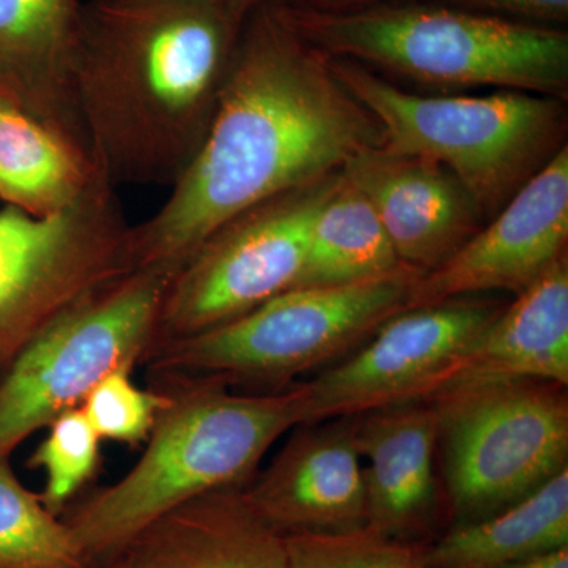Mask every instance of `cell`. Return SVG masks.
Here are the masks:
<instances>
[{
  "label": "cell",
  "instance_id": "ba28073f",
  "mask_svg": "<svg viewBox=\"0 0 568 568\" xmlns=\"http://www.w3.org/2000/svg\"><path fill=\"white\" fill-rule=\"evenodd\" d=\"M429 402L439 418L447 491L459 523L518 503L568 467L564 386L480 381Z\"/></svg>",
  "mask_w": 568,
  "mask_h": 568
},
{
  "label": "cell",
  "instance_id": "4fadbf2b",
  "mask_svg": "<svg viewBox=\"0 0 568 568\" xmlns=\"http://www.w3.org/2000/svg\"><path fill=\"white\" fill-rule=\"evenodd\" d=\"M244 496L254 514L283 537L364 528V466L355 417L298 425Z\"/></svg>",
  "mask_w": 568,
  "mask_h": 568
},
{
  "label": "cell",
  "instance_id": "603a6c76",
  "mask_svg": "<svg viewBox=\"0 0 568 568\" xmlns=\"http://www.w3.org/2000/svg\"><path fill=\"white\" fill-rule=\"evenodd\" d=\"M48 436L33 452L29 466L47 473L40 495L43 506L58 515L95 474L100 459V440L80 407L55 418Z\"/></svg>",
  "mask_w": 568,
  "mask_h": 568
},
{
  "label": "cell",
  "instance_id": "7402d4cb",
  "mask_svg": "<svg viewBox=\"0 0 568 568\" xmlns=\"http://www.w3.org/2000/svg\"><path fill=\"white\" fill-rule=\"evenodd\" d=\"M0 568H93L69 526L0 459Z\"/></svg>",
  "mask_w": 568,
  "mask_h": 568
},
{
  "label": "cell",
  "instance_id": "8992f818",
  "mask_svg": "<svg viewBox=\"0 0 568 568\" xmlns=\"http://www.w3.org/2000/svg\"><path fill=\"white\" fill-rule=\"evenodd\" d=\"M420 275L405 272L376 282L284 291L231 323L153 349L144 358L153 388L283 386L364 345L381 325L407 310Z\"/></svg>",
  "mask_w": 568,
  "mask_h": 568
},
{
  "label": "cell",
  "instance_id": "7c38bea8",
  "mask_svg": "<svg viewBox=\"0 0 568 568\" xmlns=\"http://www.w3.org/2000/svg\"><path fill=\"white\" fill-rule=\"evenodd\" d=\"M568 148L555 156L457 253L418 276L407 310L489 291L515 295L567 254Z\"/></svg>",
  "mask_w": 568,
  "mask_h": 568
},
{
  "label": "cell",
  "instance_id": "30bf717a",
  "mask_svg": "<svg viewBox=\"0 0 568 568\" xmlns=\"http://www.w3.org/2000/svg\"><path fill=\"white\" fill-rule=\"evenodd\" d=\"M339 173L272 197L205 239L168 284L149 354L231 323L293 290L313 222Z\"/></svg>",
  "mask_w": 568,
  "mask_h": 568
},
{
  "label": "cell",
  "instance_id": "6da1fadb",
  "mask_svg": "<svg viewBox=\"0 0 568 568\" xmlns=\"http://www.w3.org/2000/svg\"><path fill=\"white\" fill-rule=\"evenodd\" d=\"M381 145L379 125L335 77L331 55L275 3H261L246 17L200 152L166 203L130 231L133 271L178 272L235 216Z\"/></svg>",
  "mask_w": 568,
  "mask_h": 568
},
{
  "label": "cell",
  "instance_id": "8fae6325",
  "mask_svg": "<svg viewBox=\"0 0 568 568\" xmlns=\"http://www.w3.org/2000/svg\"><path fill=\"white\" fill-rule=\"evenodd\" d=\"M499 312L489 302L462 297L390 317L357 353L304 383L308 424L429 402Z\"/></svg>",
  "mask_w": 568,
  "mask_h": 568
},
{
  "label": "cell",
  "instance_id": "d4e9b609",
  "mask_svg": "<svg viewBox=\"0 0 568 568\" xmlns=\"http://www.w3.org/2000/svg\"><path fill=\"white\" fill-rule=\"evenodd\" d=\"M132 372L133 366L114 369L92 388L80 409L102 439L138 446L151 435L168 395L134 386Z\"/></svg>",
  "mask_w": 568,
  "mask_h": 568
},
{
  "label": "cell",
  "instance_id": "277c9868",
  "mask_svg": "<svg viewBox=\"0 0 568 568\" xmlns=\"http://www.w3.org/2000/svg\"><path fill=\"white\" fill-rule=\"evenodd\" d=\"M275 6L331 58L426 84L491 85L568 99V36L558 28L418 0L347 11Z\"/></svg>",
  "mask_w": 568,
  "mask_h": 568
},
{
  "label": "cell",
  "instance_id": "5bb4252c",
  "mask_svg": "<svg viewBox=\"0 0 568 568\" xmlns=\"http://www.w3.org/2000/svg\"><path fill=\"white\" fill-rule=\"evenodd\" d=\"M343 174L375 209L399 261L422 275L446 263L485 223L465 185L425 156L366 149Z\"/></svg>",
  "mask_w": 568,
  "mask_h": 568
},
{
  "label": "cell",
  "instance_id": "52a82bcc",
  "mask_svg": "<svg viewBox=\"0 0 568 568\" xmlns=\"http://www.w3.org/2000/svg\"><path fill=\"white\" fill-rule=\"evenodd\" d=\"M174 274L149 267L119 276L71 306L22 351L0 381V459L78 409L114 369L144 361Z\"/></svg>",
  "mask_w": 568,
  "mask_h": 568
},
{
  "label": "cell",
  "instance_id": "f1b7e54d",
  "mask_svg": "<svg viewBox=\"0 0 568 568\" xmlns=\"http://www.w3.org/2000/svg\"><path fill=\"white\" fill-rule=\"evenodd\" d=\"M211 2L227 7V9L242 11V13H250L261 3L272 2V0H211Z\"/></svg>",
  "mask_w": 568,
  "mask_h": 568
},
{
  "label": "cell",
  "instance_id": "d6986e66",
  "mask_svg": "<svg viewBox=\"0 0 568 568\" xmlns=\"http://www.w3.org/2000/svg\"><path fill=\"white\" fill-rule=\"evenodd\" d=\"M568 547V467L489 517L459 523L422 555L426 568H503Z\"/></svg>",
  "mask_w": 568,
  "mask_h": 568
},
{
  "label": "cell",
  "instance_id": "ac0fdd59",
  "mask_svg": "<svg viewBox=\"0 0 568 568\" xmlns=\"http://www.w3.org/2000/svg\"><path fill=\"white\" fill-rule=\"evenodd\" d=\"M480 381H538L567 387V254L517 294L514 304L500 308L459 357L437 395Z\"/></svg>",
  "mask_w": 568,
  "mask_h": 568
},
{
  "label": "cell",
  "instance_id": "44dd1931",
  "mask_svg": "<svg viewBox=\"0 0 568 568\" xmlns=\"http://www.w3.org/2000/svg\"><path fill=\"white\" fill-rule=\"evenodd\" d=\"M405 272L416 271L399 261L375 209L342 171L313 222L294 287L346 286Z\"/></svg>",
  "mask_w": 568,
  "mask_h": 568
},
{
  "label": "cell",
  "instance_id": "484cf974",
  "mask_svg": "<svg viewBox=\"0 0 568 568\" xmlns=\"http://www.w3.org/2000/svg\"><path fill=\"white\" fill-rule=\"evenodd\" d=\"M439 3L454 9L489 14L504 20L528 22V24H564L568 21V0H418Z\"/></svg>",
  "mask_w": 568,
  "mask_h": 568
},
{
  "label": "cell",
  "instance_id": "4316f807",
  "mask_svg": "<svg viewBox=\"0 0 568 568\" xmlns=\"http://www.w3.org/2000/svg\"><path fill=\"white\" fill-rule=\"evenodd\" d=\"M272 2L291 7V9L347 11L365 9V7L377 6V3L395 2V0H272Z\"/></svg>",
  "mask_w": 568,
  "mask_h": 568
},
{
  "label": "cell",
  "instance_id": "f546056e",
  "mask_svg": "<svg viewBox=\"0 0 568 568\" xmlns=\"http://www.w3.org/2000/svg\"><path fill=\"white\" fill-rule=\"evenodd\" d=\"M102 568H125V564H123V560L121 558L112 560V562L106 564V566Z\"/></svg>",
  "mask_w": 568,
  "mask_h": 568
},
{
  "label": "cell",
  "instance_id": "9a60e30c",
  "mask_svg": "<svg viewBox=\"0 0 568 568\" xmlns=\"http://www.w3.org/2000/svg\"><path fill=\"white\" fill-rule=\"evenodd\" d=\"M81 0H0V99L89 156L73 88Z\"/></svg>",
  "mask_w": 568,
  "mask_h": 568
},
{
  "label": "cell",
  "instance_id": "cb8c5ba5",
  "mask_svg": "<svg viewBox=\"0 0 568 568\" xmlns=\"http://www.w3.org/2000/svg\"><path fill=\"white\" fill-rule=\"evenodd\" d=\"M291 568H426L405 541L364 528L284 537Z\"/></svg>",
  "mask_w": 568,
  "mask_h": 568
},
{
  "label": "cell",
  "instance_id": "7a4b0ae2",
  "mask_svg": "<svg viewBox=\"0 0 568 568\" xmlns=\"http://www.w3.org/2000/svg\"><path fill=\"white\" fill-rule=\"evenodd\" d=\"M246 17L211 0L82 2L74 100L104 181L173 186L182 178L211 126Z\"/></svg>",
  "mask_w": 568,
  "mask_h": 568
},
{
  "label": "cell",
  "instance_id": "2e32d148",
  "mask_svg": "<svg viewBox=\"0 0 568 568\" xmlns=\"http://www.w3.org/2000/svg\"><path fill=\"white\" fill-rule=\"evenodd\" d=\"M364 466L366 526L405 540L436 510L439 418L432 402L384 407L355 417Z\"/></svg>",
  "mask_w": 568,
  "mask_h": 568
},
{
  "label": "cell",
  "instance_id": "3957f363",
  "mask_svg": "<svg viewBox=\"0 0 568 568\" xmlns=\"http://www.w3.org/2000/svg\"><path fill=\"white\" fill-rule=\"evenodd\" d=\"M155 390L164 392L168 403L140 462L63 519L93 568L118 559L168 511L209 493L241 488L276 439L308 424L304 383L254 395L215 383Z\"/></svg>",
  "mask_w": 568,
  "mask_h": 568
},
{
  "label": "cell",
  "instance_id": "ffe728a7",
  "mask_svg": "<svg viewBox=\"0 0 568 568\" xmlns=\"http://www.w3.org/2000/svg\"><path fill=\"white\" fill-rule=\"evenodd\" d=\"M91 160L50 126L0 99V197L32 216H50L84 196Z\"/></svg>",
  "mask_w": 568,
  "mask_h": 568
},
{
  "label": "cell",
  "instance_id": "9c48e42d",
  "mask_svg": "<svg viewBox=\"0 0 568 568\" xmlns=\"http://www.w3.org/2000/svg\"><path fill=\"white\" fill-rule=\"evenodd\" d=\"M130 226L102 175L50 216L0 211V381L71 306L133 271Z\"/></svg>",
  "mask_w": 568,
  "mask_h": 568
},
{
  "label": "cell",
  "instance_id": "e0dca14e",
  "mask_svg": "<svg viewBox=\"0 0 568 568\" xmlns=\"http://www.w3.org/2000/svg\"><path fill=\"white\" fill-rule=\"evenodd\" d=\"M119 558L125 568H291L284 537L254 514L242 488L168 511Z\"/></svg>",
  "mask_w": 568,
  "mask_h": 568
},
{
  "label": "cell",
  "instance_id": "5b68a950",
  "mask_svg": "<svg viewBox=\"0 0 568 568\" xmlns=\"http://www.w3.org/2000/svg\"><path fill=\"white\" fill-rule=\"evenodd\" d=\"M335 77L375 118L381 148L447 168L491 220L564 148L566 102L537 93L424 97L368 67L331 58Z\"/></svg>",
  "mask_w": 568,
  "mask_h": 568
},
{
  "label": "cell",
  "instance_id": "83f0119b",
  "mask_svg": "<svg viewBox=\"0 0 568 568\" xmlns=\"http://www.w3.org/2000/svg\"><path fill=\"white\" fill-rule=\"evenodd\" d=\"M503 568H568V547L532 556Z\"/></svg>",
  "mask_w": 568,
  "mask_h": 568
}]
</instances>
